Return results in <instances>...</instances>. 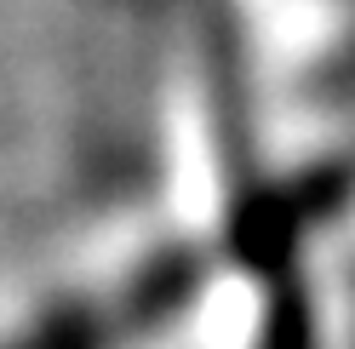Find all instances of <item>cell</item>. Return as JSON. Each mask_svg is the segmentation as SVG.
Masks as SVG:
<instances>
[{"label":"cell","mask_w":355,"mask_h":349,"mask_svg":"<svg viewBox=\"0 0 355 349\" xmlns=\"http://www.w3.org/2000/svg\"><path fill=\"white\" fill-rule=\"evenodd\" d=\"M29 349H86V332H75V338H46V343H29Z\"/></svg>","instance_id":"1"}]
</instances>
